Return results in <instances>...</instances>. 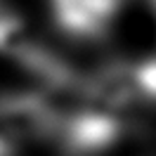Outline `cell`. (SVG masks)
I'll return each instance as SVG.
<instances>
[{"label":"cell","mask_w":156,"mask_h":156,"mask_svg":"<svg viewBox=\"0 0 156 156\" xmlns=\"http://www.w3.org/2000/svg\"><path fill=\"white\" fill-rule=\"evenodd\" d=\"M57 130L64 135L69 147L90 151L114 142L121 123L107 111H78L69 118H57Z\"/></svg>","instance_id":"4"},{"label":"cell","mask_w":156,"mask_h":156,"mask_svg":"<svg viewBox=\"0 0 156 156\" xmlns=\"http://www.w3.org/2000/svg\"><path fill=\"white\" fill-rule=\"evenodd\" d=\"M90 95L102 107H130L156 102V57L102 69L90 83Z\"/></svg>","instance_id":"1"},{"label":"cell","mask_w":156,"mask_h":156,"mask_svg":"<svg viewBox=\"0 0 156 156\" xmlns=\"http://www.w3.org/2000/svg\"><path fill=\"white\" fill-rule=\"evenodd\" d=\"M57 111L40 95L14 92L0 97V142L14 149L26 140H36L57 130Z\"/></svg>","instance_id":"2"},{"label":"cell","mask_w":156,"mask_h":156,"mask_svg":"<svg viewBox=\"0 0 156 156\" xmlns=\"http://www.w3.org/2000/svg\"><path fill=\"white\" fill-rule=\"evenodd\" d=\"M123 0H50L57 26L76 38L104 36L121 12Z\"/></svg>","instance_id":"3"},{"label":"cell","mask_w":156,"mask_h":156,"mask_svg":"<svg viewBox=\"0 0 156 156\" xmlns=\"http://www.w3.org/2000/svg\"><path fill=\"white\" fill-rule=\"evenodd\" d=\"M12 154V149L7 144H2V142H0V156H10Z\"/></svg>","instance_id":"5"}]
</instances>
